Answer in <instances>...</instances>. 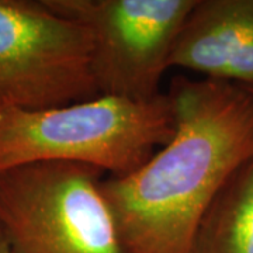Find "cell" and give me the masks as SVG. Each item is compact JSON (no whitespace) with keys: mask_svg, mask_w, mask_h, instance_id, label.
Returning <instances> with one entry per match:
<instances>
[{"mask_svg":"<svg viewBox=\"0 0 253 253\" xmlns=\"http://www.w3.org/2000/svg\"><path fill=\"white\" fill-rule=\"evenodd\" d=\"M176 132L101 191L126 253H189L200 219L225 181L253 156V90L176 76L169 90Z\"/></svg>","mask_w":253,"mask_h":253,"instance_id":"cell-1","label":"cell"},{"mask_svg":"<svg viewBox=\"0 0 253 253\" xmlns=\"http://www.w3.org/2000/svg\"><path fill=\"white\" fill-rule=\"evenodd\" d=\"M176 132L169 94L152 100L97 96L62 107L0 113V172L36 162H71L124 177Z\"/></svg>","mask_w":253,"mask_h":253,"instance_id":"cell-2","label":"cell"},{"mask_svg":"<svg viewBox=\"0 0 253 253\" xmlns=\"http://www.w3.org/2000/svg\"><path fill=\"white\" fill-rule=\"evenodd\" d=\"M103 179L97 168L71 162L0 172V234L11 253H126Z\"/></svg>","mask_w":253,"mask_h":253,"instance_id":"cell-3","label":"cell"},{"mask_svg":"<svg viewBox=\"0 0 253 253\" xmlns=\"http://www.w3.org/2000/svg\"><path fill=\"white\" fill-rule=\"evenodd\" d=\"M100 96L90 33L42 0H0V113Z\"/></svg>","mask_w":253,"mask_h":253,"instance_id":"cell-4","label":"cell"},{"mask_svg":"<svg viewBox=\"0 0 253 253\" xmlns=\"http://www.w3.org/2000/svg\"><path fill=\"white\" fill-rule=\"evenodd\" d=\"M87 28L101 96L146 101L161 94L180 30L197 0H42Z\"/></svg>","mask_w":253,"mask_h":253,"instance_id":"cell-5","label":"cell"},{"mask_svg":"<svg viewBox=\"0 0 253 253\" xmlns=\"http://www.w3.org/2000/svg\"><path fill=\"white\" fill-rule=\"evenodd\" d=\"M170 68L253 87V0H197L173 46Z\"/></svg>","mask_w":253,"mask_h":253,"instance_id":"cell-6","label":"cell"},{"mask_svg":"<svg viewBox=\"0 0 253 253\" xmlns=\"http://www.w3.org/2000/svg\"><path fill=\"white\" fill-rule=\"evenodd\" d=\"M189 253H253V156L208 206Z\"/></svg>","mask_w":253,"mask_h":253,"instance_id":"cell-7","label":"cell"},{"mask_svg":"<svg viewBox=\"0 0 253 253\" xmlns=\"http://www.w3.org/2000/svg\"><path fill=\"white\" fill-rule=\"evenodd\" d=\"M0 253H11L9 245L6 242V239L3 238V235L0 234Z\"/></svg>","mask_w":253,"mask_h":253,"instance_id":"cell-8","label":"cell"},{"mask_svg":"<svg viewBox=\"0 0 253 253\" xmlns=\"http://www.w3.org/2000/svg\"><path fill=\"white\" fill-rule=\"evenodd\" d=\"M251 89H252V90H253V87H251Z\"/></svg>","mask_w":253,"mask_h":253,"instance_id":"cell-9","label":"cell"}]
</instances>
